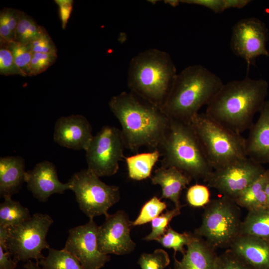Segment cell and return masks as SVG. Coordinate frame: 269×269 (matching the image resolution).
<instances>
[{
  "instance_id": "6da1fadb",
  "label": "cell",
  "mask_w": 269,
  "mask_h": 269,
  "mask_svg": "<svg viewBox=\"0 0 269 269\" xmlns=\"http://www.w3.org/2000/svg\"><path fill=\"white\" fill-rule=\"evenodd\" d=\"M109 106L121 126L126 147L133 152L144 146L159 149L170 122L161 108L131 92L113 96Z\"/></svg>"
},
{
  "instance_id": "7a4b0ae2",
  "label": "cell",
  "mask_w": 269,
  "mask_h": 269,
  "mask_svg": "<svg viewBox=\"0 0 269 269\" xmlns=\"http://www.w3.org/2000/svg\"><path fill=\"white\" fill-rule=\"evenodd\" d=\"M263 79L246 77L224 84L207 106L205 113L213 120L240 134L250 129L255 114L260 112L268 93Z\"/></svg>"
},
{
  "instance_id": "3957f363",
  "label": "cell",
  "mask_w": 269,
  "mask_h": 269,
  "mask_svg": "<svg viewBox=\"0 0 269 269\" xmlns=\"http://www.w3.org/2000/svg\"><path fill=\"white\" fill-rule=\"evenodd\" d=\"M223 84L206 67L189 66L177 74L161 109L170 119L188 122L202 107L209 104Z\"/></svg>"
},
{
  "instance_id": "277c9868",
  "label": "cell",
  "mask_w": 269,
  "mask_h": 269,
  "mask_svg": "<svg viewBox=\"0 0 269 269\" xmlns=\"http://www.w3.org/2000/svg\"><path fill=\"white\" fill-rule=\"evenodd\" d=\"M177 75L170 55L151 48L134 57L128 69L131 92L161 108Z\"/></svg>"
},
{
  "instance_id": "5b68a950",
  "label": "cell",
  "mask_w": 269,
  "mask_h": 269,
  "mask_svg": "<svg viewBox=\"0 0 269 269\" xmlns=\"http://www.w3.org/2000/svg\"><path fill=\"white\" fill-rule=\"evenodd\" d=\"M159 150L163 156L161 166L176 167L192 179L204 181L213 170L188 122L170 119Z\"/></svg>"
},
{
  "instance_id": "8992f818",
  "label": "cell",
  "mask_w": 269,
  "mask_h": 269,
  "mask_svg": "<svg viewBox=\"0 0 269 269\" xmlns=\"http://www.w3.org/2000/svg\"><path fill=\"white\" fill-rule=\"evenodd\" d=\"M188 122L213 170L248 157L246 138L222 126L205 113L197 114Z\"/></svg>"
},
{
  "instance_id": "52a82bcc",
  "label": "cell",
  "mask_w": 269,
  "mask_h": 269,
  "mask_svg": "<svg viewBox=\"0 0 269 269\" xmlns=\"http://www.w3.org/2000/svg\"><path fill=\"white\" fill-rule=\"evenodd\" d=\"M238 206L234 200L224 196L210 200L196 233L214 249L230 247L241 234L242 222Z\"/></svg>"
},
{
  "instance_id": "ba28073f",
  "label": "cell",
  "mask_w": 269,
  "mask_h": 269,
  "mask_svg": "<svg viewBox=\"0 0 269 269\" xmlns=\"http://www.w3.org/2000/svg\"><path fill=\"white\" fill-rule=\"evenodd\" d=\"M53 220L46 214L35 213L23 223L7 228L8 250L17 263L34 259L36 263L44 257L43 249L50 248L46 236Z\"/></svg>"
},
{
  "instance_id": "9c48e42d",
  "label": "cell",
  "mask_w": 269,
  "mask_h": 269,
  "mask_svg": "<svg viewBox=\"0 0 269 269\" xmlns=\"http://www.w3.org/2000/svg\"><path fill=\"white\" fill-rule=\"evenodd\" d=\"M68 182L80 210L89 219L107 216L120 199L119 187L106 184L87 168L74 173Z\"/></svg>"
},
{
  "instance_id": "30bf717a",
  "label": "cell",
  "mask_w": 269,
  "mask_h": 269,
  "mask_svg": "<svg viewBox=\"0 0 269 269\" xmlns=\"http://www.w3.org/2000/svg\"><path fill=\"white\" fill-rule=\"evenodd\" d=\"M126 147L121 131L104 126L93 136L86 151L87 169L98 177L115 174Z\"/></svg>"
},
{
  "instance_id": "8fae6325",
  "label": "cell",
  "mask_w": 269,
  "mask_h": 269,
  "mask_svg": "<svg viewBox=\"0 0 269 269\" xmlns=\"http://www.w3.org/2000/svg\"><path fill=\"white\" fill-rule=\"evenodd\" d=\"M266 170L262 164L247 157L213 170L204 181L208 187L234 200Z\"/></svg>"
},
{
  "instance_id": "7c38bea8",
  "label": "cell",
  "mask_w": 269,
  "mask_h": 269,
  "mask_svg": "<svg viewBox=\"0 0 269 269\" xmlns=\"http://www.w3.org/2000/svg\"><path fill=\"white\" fill-rule=\"evenodd\" d=\"M269 31L266 24L256 17L241 19L233 26L230 47L237 56L243 59L247 64V71L255 65L260 56H269L267 49Z\"/></svg>"
},
{
  "instance_id": "4fadbf2b",
  "label": "cell",
  "mask_w": 269,
  "mask_h": 269,
  "mask_svg": "<svg viewBox=\"0 0 269 269\" xmlns=\"http://www.w3.org/2000/svg\"><path fill=\"white\" fill-rule=\"evenodd\" d=\"M93 219L90 218L84 225L70 229L63 249L75 256L84 269H100L111 259L109 255L99 250V226Z\"/></svg>"
},
{
  "instance_id": "5bb4252c",
  "label": "cell",
  "mask_w": 269,
  "mask_h": 269,
  "mask_svg": "<svg viewBox=\"0 0 269 269\" xmlns=\"http://www.w3.org/2000/svg\"><path fill=\"white\" fill-rule=\"evenodd\" d=\"M104 222L98 227L97 242L99 251L106 255H127L135 249L131 229L132 222L126 213L119 210L105 216Z\"/></svg>"
},
{
  "instance_id": "9a60e30c",
  "label": "cell",
  "mask_w": 269,
  "mask_h": 269,
  "mask_svg": "<svg viewBox=\"0 0 269 269\" xmlns=\"http://www.w3.org/2000/svg\"><path fill=\"white\" fill-rule=\"evenodd\" d=\"M92 130L88 120L81 115L61 117L55 122L53 140L63 147L86 150L93 137Z\"/></svg>"
},
{
  "instance_id": "2e32d148",
  "label": "cell",
  "mask_w": 269,
  "mask_h": 269,
  "mask_svg": "<svg viewBox=\"0 0 269 269\" xmlns=\"http://www.w3.org/2000/svg\"><path fill=\"white\" fill-rule=\"evenodd\" d=\"M25 182L33 197L41 202H46L54 194H62L71 188L68 182L59 181L55 165L47 160L37 163L32 169L26 171Z\"/></svg>"
},
{
  "instance_id": "e0dca14e",
  "label": "cell",
  "mask_w": 269,
  "mask_h": 269,
  "mask_svg": "<svg viewBox=\"0 0 269 269\" xmlns=\"http://www.w3.org/2000/svg\"><path fill=\"white\" fill-rule=\"evenodd\" d=\"M257 121L250 128L246 139L247 157L262 164L269 163V101H266Z\"/></svg>"
},
{
  "instance_id": "ac0fdd59",
  "label": "cell",
  "mask_w": 269,
  "mask_h": 269,
  "mask_svg": "<svg viewBox=\"0 0 269 269\" xmlns=\"http://www.w3.org/2000/svg\"><path fill=\"white\" fill-rule=\"evenodd\" d=\"M230 250L252 269H269V242L248 235H239Z\"/></svg>"
},
{
  "instance_id": "d6986e66",
  "label": "cell",
  "mask_w": 269,
  "mask_h": 269,
  "mask_svg": "<svg viewBox=\"0 0 269 269\" xmlns=\"http://www.w3.org/2000/svg\"><path fill=\"white\" fill-rule=\"evenodd\" d=\"M192 178L174 167L161 166L155 170L151 183L159 185L162 189L161 198L171 201L175 207L181 208L180 197L182 191L189 185Z\"/></svg>"
},
{
  "instance_id": "ffe728a7",
  "label": "cell",
  "mask_w": 269,
  "mask_h": 269,
  "mask_svg": "<svg viewBox=\"0 0 269 269\" xmlns=\"http://www.w3.org/2000/svg\"><path fill=\"white\" fill-rule=\"evenodd\" d=\"M181 261L174 257V269H215L218 256L206 241L194 236Z\"/></svg>"
},
{
  "instance_id": "44dd1931",
  "label": "cell",
  "mask_w": 269,
  "mask_h": 269,
  "mask_svg": "<svg viewBox=\"0 0 269 269\" xmlns=\"http://www.w3.org/2000/svg\"><path fill=\"white\" fill-rule=\"evenodd\" d=\"M24 159L20 156L0 158V195L11 197L17 193L25 182Z\"/></svg>"
},
{
  "instance_id": "7402d4cb",
  "label": "cell",
  "mask_w": 269,
  "mask_h": 269,
  "mask_svg": "<svg viewBox=\"0 0 269 269\" xmlns=\"http://www.w3.org/2000/svg\"><path fill=\"white\" fill-rule=\"evenodd\" d=\"M269 179V170H266L234 199L236 203L248 211L269 207L265 192Z\"/></svg>"
},
{
  "instance_id": "603a6c76",
  "label": "cell",
  "mask_w": 269,
  "mask_h": 269,
  "mask_svg": "<svg viewBox=\"0 0 269 269\" xmlns=\"http://www.w3.org/2000/svg\"><path fill=\"white\" fill-rule=\"evenodd\" d=\"M269 242V207L250 210L242 222L241 234Z\"/></svg>"
},
{
  "instance_id": "cb8c5ba5",
  "label": "cell",
  "mask_w": 269,
  "mask_h": 269,
  "mask_svg": "<svg viewBox=\"0 0 269 269\" xmlns=\"http://www.w3.org/2000/svg\"><path fill=\"white\" fill-rule=\"evenodd\" d=\"M160 156V151L154 150L125 157L129 177L135 180H141L150 177Z\"/></svg>"
},
{
  "instance_id": "d4e9b609",
  "label": "cell",
  "mask_w": 269,
  "mask_h": 269,
  "mask_svg": "<svg viewBox=\"0 0 269 269\" xmlns=\"http://www.w3.org/2000/svg\"><path fill=\"white\" fill-rule=\"evenodd\" d=\"M0 204V227L8 228L20 225L30 219V211L11 197L4 198Z\"/></svg>"
},
{
  "instance_id": "484cf974",
  "label": "cell",
  "mask_w": 269,
  "mask_h": 269,
  "mask_svg": "<svg viewBox=\"0 0 269 269\" xmlns=\"http://www.w3.org/2000/svg\"><path fill=\"white\" fill-rule=\"evenodd\" d=\"M37 263L43 269H84L75 256L64 249L50 248L47 256Z\"/></svg>"
},
{
  "instance_id": "4316f807",
  "label": "cell",
  "mask_w": 269,
  "mask_h": 269,
  "mask_svg": "<svg viewBox=\"0 0 269 269\" xmlns=\"http://www.w3.org/2000/svg\"><path fill=\"white\" fill-rule=\"evenodd\" d=\"M46 32L30 16L21 10L17 26L15 41L23 44H30Z\"/></svg>"
},
{
  "instance_id": "83f0119b",
  "label": "cell",
  "mask_w": 269,
  "mask_h": 269,
  "mask_svg": "<svg viewBox=\"0 0 269 269\" xmlns=\"http://www.w3.org/2000/svg\"><path fill=\"white\" fill-rule=\"evenodd\" d=\"M5 45L11 52L16 65L24 77L31 76L30 63L32 53L29 44L12 41Z\"/></svg>"
},
{
  "instance_id": "f1b7e54d",
  "label": "cell",
  "mask_w": 269,
  "mask_h": 269,
  "mask_svg": "<svg viewBox=\"0 0 269 269\" xmlns=\"http://www.w3.org/2000/svg\"><path fill=\"white\" fill-rule=\"evenodd\" d=\"M193 237V235L187 233L177 232L169 226L165 233L156 241L165 248L173 249L174 254L179 252L183 254L185 252L184 247L187 246Z\"/></svg>"
},
{
  "instance_id": "f546056e",
  "label": "cell",
  "mask_w": 269,
  "mask_h": 269,
  "mask_svg": "<svg viewBox=\"0 0 269 269\" xmlns=\"http://www.w3.org/2000/svg\"><path fill=\"white\" fill-rule=\"evenodd\" d=\"M160 199L156 196H153L145 202L138 217L134 221L132 222V226L146 224L159 216L167 207L166 204Z\"/></svg>"
},
{
  "instance_id": "4dcf8cb0",
  "label": "cell",
  "mask_w": 269,
  "mask_h": 269,
  "mask_svg": "<svg viewBox=\"0 0 269 269\" xmlns=\"http://www.w3.org/2000/svg\"><path fill=\"white\" fill-rule=\"evenodd\" d=\"M180 209L175 207L171 210H167L165 213L161 214L151 222V233L143 238L145 241L156 240L162 236L169 226V224L172 219L180 214Z\"/></svg>"
},
{
  "instance_id": "1f68e13d",
  "label": "cell",
  "mask_w": 269,
  "mask_h": 269,
  "mask_svg": "<svg viewBox=\"0 0 269 269\" xmlns=\"http://www.w3.org/2000/svg\"><path fill=\"white\" fill-rule=\"evenodd\" d=\"M141 269H164L170 263L167 253L164 250L158 249L152 253H143L138 262Z\"/></svg>"
},
{
  "instance_id": "d6a6232c",
  "label": "cell",
  "mask_w": 269,
  "mask_h": 269,
  "mask_svg": "<svg viewBox=\"0 0 269 269\" xmlns=\"http://www.w3.org/2000/svg\"><path fill=\"white\" fill-rule=\"evenodd\" d=\"M210 193L207 185L195 184L189 188L186 199L189 204L194 207L206 206L210 201Z\"/></svg>"
},
{
  "instance_id": "836d02e7",
  "label": "cell",
  "mask_w": 269,
  "mask_h": 269,
  "mask_svg": "<svg viewBox=\"0 0 269 269\" xmlns=\"http://www.w3.org/2000/svg\"><path fill=\"white\" fill-rule=\"evenodd\" d=\"M57 58V54L33 52L30 63L31 76L39 74L53 65Z\"/></svg>"
},
{
  "instance_id": "e575fe53",
  "label": "cell",
  "mask_w": 269,
  "mask_h": 269,
  "mask_svg": "<svg viewBox=\"0 0 269 269\" xmlns=\"http://www.w3.org/2000/svg\"><path fill=\"white\" fill-rule=\"evenodd\" d=\"M0 74L24 77L14 62L11 52L5 45H0Z\"/></svg>"
},
{
  "instance_id": "d590c367",
  "label": "cell",
  "mask_w": 269,
  "mask_h": 269,
  "mask_svg": "<svg viewBox=\"0 0 269 269\" xmlns=\"http://www.w3.org/2000/svg\"><path fill=\"white\" fill-rule=\"evenodd\" d=\"M215 269H252L230 250L218 256Z\"/></svg>"
},
{
  "instance_id": "8d00e7d4",
  "label": "cell",
  "mask_w": 269,
  "mask_h": 269,
  "mask_svg": "<svg viewBox=\"0 0 269 269\" xmlns=\"http://www.w3.org/2000/svg\"><path fill=\"white\" fill-rule=\"evenodd\" d=\"M33 52L57 54V49L47 32L29 44Z\"/></svg>"
},
{
  "instance_id": "74e56055",
  "label": "cell",
  "mask_w": 269,
  "mask_h": 269,
  "mask_svg": "<svg viewBox=\"0 0 269 269\" xmlns=\"http://www.w3.org/2000/svg\"><path fill=\"white\" fill-rule=\"evenodd\" d=\"M21 10L11 7H4L0 12V21L5 24L15 35Z\"/></svg>"
},
{
  "instance_id": "f35d334b",
  "label": "cell",
  "mask_w": 269,
  "mask_h": 269,
  "mask_svg": "<svg viewBox=\"0 0 269 269\" xmlns=\"http://www.w3.org/2000/svg\"><path fill=\"white\" fill-rule=\"evenodd\" d=\"M55 2L58 6L59 17L62 27L65 29L73 9L74 1L72 0H55Z\"/></svg>"
},
{
  "instance_id": "ab89813d",
  "label": "cell",
  "mask_w": 269,
  "mask_h": 269,
  "mask_svg": "<svg viewBox=\"0 0 269 269\" xmlns=\"http://www.w3.org/2000/svg\"><path fill=\"white\" fill-rule=\"evenodd\" d=\"M180 2L204 6L215 13H220L225 10L224 0H181Z\"/></svg>"
},
{
  "instance_id": "60d3db41",
  "label": "cell",
  "mask_w": 269,
  "mask_h": 269,
  "mask_svg": "<svg viewBox=\"0 0 269 269\" xmlns=\"http://www.w3.org/2000/svg\"><path fill=\"white\" fill-rule=\"evenodd\" d=\"M11 254L8 250L0 247V269H15L17 262L10 258Z\"/></svg>"
},
{
  "instance_id": "b9f144b4",
  "label": "cell",
  "mask_w": 269,
  "mask_h": 269,
  "mask_svg": "<svg viewBox=\"0 0 269 269\" xmlns=\"http://www.w3.org/2000/svg\"><path fill=\"white\" fill-rule=\"evenodd\" d=\"M251 1L250 0H224V7L225 10L231 8H242Z\"/></svg>"
},
{
  "instance_id": "7bdbcfd3",
  "label": "cell",
  "mask_w": 269,
  "mask_h": 269,
  "mask_svg": "<svg viewBox=\"0 0 269 269\" xmlns=\"http://www.w3.org/2000/svg\"><path fill=\"white\" fill-rule=\"evenodd\" d=\"M23 268L25 269H43L40 267L37 263H34L31 260L28 261L23 265Z\"/></svg>"
},
{
  "instance_id": "ee69618b",
  "label": "cell",
  "mask_w": 269,
  "mask_h": 269,
  "mask_svg": "<svg viewBox=\"0 0 269 269\" xmlns=\"http://www.w3.org/2000/svg\"><path fill=\"white\" fill-rule=\"evenodd\" d=\"M265 192L267 198V205L269 207V179L266 185Z\"/></svg>"
},
{
  "instance_id": "f6af8a7d",
  "label": "cell",
  "mask_w": 269,
  "mask_h": 269,
  "mask_svg": "<svg viewBox=\"0 0 269 269\" xmlns=\"http://www.w3.org/2000/svg\"><path fill=\"white\" fill-rule=\"evenodd\" d=\"M166 3H169L172 6H175L180 3V0H167Z\"/></svg>"
}]
</instances>
